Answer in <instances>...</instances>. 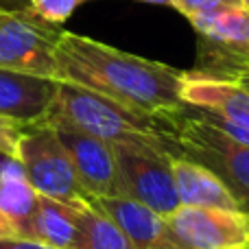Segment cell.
Masks as SVG:
<instances>
[{"label":"cell","mask_w":249,"mask_h":249,"mask_svg":"<svg viewBox=\"0 0 249 249\" xmlns=\"http://www.w3.org/2000/svg\"><path fill=\"white\" fill-rule=\"evenodd\" d=\"M55 68L57 81L86 88L140 114L162 116L186 105V72L72 31H61L57 39Z\"/></svg>","instance_id":"1"},{"label":"cell","mask_w":249,"mask_h":249,"mask_svg":"<svg viewBox=\"0 0 249 249\" xmlns=\"http://www.w3.org/2000/svg\"><path fill=\"white\" fill-rule=\"evenodd\" d=\"M42 123L55 129L88 133L107 144L155 146L171 153V142L162 131V116L133 112L96 92L66 81L57 83V92Z\"/></svg>","instance_id":"2"},{"label":"cell","mask_w":249,"mask_h":249,"mask_svg":"<svg viewBox=\"0 0 249 249\" xmlns=\"http://www.w3.org/2000/svg\"><path fill=\"white\" fill-rule=\"evenodd\" d=\"M162 131L175 158H190L216 173L249 216V144L206 121L190 105L162 114Z\"/></svg>","instance_id":"3"},{"label":"cell","mask_w":249,"mask_h":249,"mask_svg":"<svg viewBox=\"0 0 249 249\" xmlns=\"http://www.w3.org/2000/svg\"><path fill=\"white\" fill-rule=\"evenodd\" d=\"M18 164L42 197H51L72 208L90 203L88 193L79 184L68 149L51 124L42 121L26 124L18 146Z\"/></svg>","instance_id":"4"},{"label":"cell","mask_w":249,"mask_h":249,"mask_svg":"<svg viewBox=\"0 0 249 249\" xmlns=\"http://www.w3.org/2000/svg\"><path fill=\"white\" fill-rule=\"evenodd\" d=\"M197 33L195 72L219 79H234L249 68V7L232 4L190 18Z\"/></svg>","instance_id":"5"},{"label":"cell","mask_w":249,"mask_h":249,"mask_svg":"<svg viewBox=\"0 0 249 249\" xmlns=\"http://www.w3.org/2000/svg\"><path fill=\"white\" fill-rule=\"evenodd\" d=\"M116 155L118 197H127L166 216L179 208L173 181V155L155 146L112 144Z\"/></svg>","instance_id":"6"},{"label":"cell","mask_w":249,"mask_h":249,"mask_svg":"<svg viewBox=\"0 0 249 249\" xmlns=\"http://www.w3.org/2000/svg\"><path fill=\"white\" fill-rule=\"evenodd\" d=\"M59 26L35 18L29 9H0V68L57 79L55 46Z\"/></svg>","instance_id":"7"},{"label":"cell","mask_w":249,"mask_h":249,"mask_svg":"<svg viewBox=\"0 0 249 249\" xmlns=\"http://www.w3.org/2000/svg\"><path fill=\"white\" fill-rule=\"evenodd\" d=\"M164 219L177 249H249V216L243 210L179 206Z\"/></svg>","instance_id":"8"},{"label":"cell","mask_w":249,"mask_h":249,"mask_svg":"<svg viewBox=\"0 0 249 249\" xmlns=\"http://www.w3.org/2000/svg\"><path fill=\"white\" fill-rule=\"evenodd\" d=\"M181 99L232 138L249 144V88L232 79L186 72Z\"/></svg>","instance_id":"9"},{"label":"cell","mask_w":249,"mask_h":249,"mask_svg":"<svg viewBox=\"0 0 249 249\" xmlns=\"http://www.w3.org/2000/svg\"><path fill=\"white\" fill-rule=\"evenodd\" d=\"M74 164L79 184L90 199L118 197V173L114 146L72 129H57Z\"/></svg>","instance_id":"10"},{"label":"cell","mask_w":249,"mask_h":249,"mask_svg":"<svg viewBox=\"0 0 249 249\" xmlns=\"http://www.w3.org/2000/svg\"><path fill=\"white\" fill-rule=\"evenodd\" d=\"M90 203L107 214L136 249H177L168 234L166 219L151 208L127 197L90 199Z\"/></svg>","instance_id":"11"},{"label":"cell","mask_w":249,"mask_h":249,"mask_svg":"<svg viewBox=\"0 0 249 249\" xmlns=\"http://www.w3.org/2000/svg\"><path fill=\"white\" fill-rule=\"evenodd\" d=\"M57 83V79L0 68V114L26 124L44 121Z\"/></svg>","instance_id":"12"},{"label":"cell","mask_w":249,"mask_h":249,"mask_svg":"<svg viewBox=\"0 0 249 249\" xmlns=\"http://www.w3.org/2000/svg\"><path fill=\"white\" fill-rule=\"evenodd\" d=\"M173 181L179 206L241 210L234 195L219 179V175L190 158L173 155Z\"/></svg>","instance_id":"13"},{"label":"cell","mask_w":249,"mask_h":249,"mask_svg":"<svg viewBox=\"0 0 249 249\" xmlns=\"http://www.w3.org/2000/svg\"><path fill=\"white\" fill-rule=\"evenodd\" d=\"M20 238H29L53 249H81L83 243L74 208L51 197H39L37 210L33 212Z\"/></svg>","instance_id":"14"},{"label":"cell","mask_w":249,"mask_h":249,"mask_svg":"<svg viewBox=\"0 0 249 249\" xmlns=\"http://www.w3.org/2000/svg\"><path fill=\"white\" fill-rule=\"evenodd\" d=\"M39 197L42 195L26 179L24 171L18 162L9 160L0 168V210L18 230V236H22L26 223L37 210Z\"/></svg>","instance_id":"15"},{"label":"cell","mask_w":249,"mask_h":249,"mask_svg":"<svg viewBox=\"0 0 249 249\" xmlns=\"http://www.w3.org/2000/svg\"><path fill=\"white\" fill-rule=\"evenodd\" d=\"M74 216L83 234L81 249H136L123 230L92 203L74 208Z\"/></svg>","instance_id":"16"},{"label":"cell","mask_w":249,"mask_h":249,"mask_svg":"<svg viewBox=\"0 0 249 249\" xmlns=\"http://www.w3.org/2000/svg\"><path fill=\"white\" fill-rule=\"evenodd\" d=\"M86 2H94V0H29L26 9L39 20L48 22L53 26H61Z\"/></svg>","instance_id":"17"},{"label":"cell","mask_w":249,"mask_h":249,"mask_svg":"<svg viewBox=\"0 0 249 249\" xmlns=\"http://www.w3.org/2000/svg\"><path fill=\"white\" fill-rule=\"evenodd\" d=\"M24 129H26V123H20L16 118H9L0 114V155L18 162V146H20Z\"/></svg>","instance_id":"18"},{"label":"cell","mask_w":249,"mask_h":249,"mask_svg":"<svg viewBox=\"0 0 249 249\" xmlns=\"http://www.w3.org/2000/svg\"><path fill=\"white\" fill-rule=\"evenodd\" d=\"M232 4H245V0H175V11H179L181 16L190 20L195 16L232 7Z\"/></svg>","instance_id":"19"},{"label":"cell","mask_w":249,"mask_h":249,"mask_svg":"<svg viewBox=\"0 0 249 249\" xmlns=\"http://www.w3.org/2000/svg\"><path fill=\"white\" fill-rule=\"evenodd\" d=\"M0 249H53V247L16 236V238H0Z\"/></svg>","instance_id":"20"},{"label":"cell","mask_w":249,"mask_h":249,"mask_svg":"<svg viewBox=\"0 0 249 249\" xmlns=\"http://www.w3.org/2000/svg\"><path fill=\"white\" fill-rule=\"evenodd\" d=\"M16 236H18V230L13 228V223L0 210V238H16Z\"/></svg>","instance_id":"21"},{"label":"cell","mask_w":249,"mask_h":249,"mask_svg":"<svg viewBox=\"0 0 249 249\" xmlns=\"http://www.w3.org/2000/svg\"><path fill=\"white\" fill-rule=\"evenodd\" d=\"M26 7H29V0H0L2 11H22Z\"/></svg>","instance_id":"22"},{"label":"cell","mask_w":249,"mask_h":249,"mask_svg":"<svg viewBox=\"0 0 249 249\" xmlns=\"http://www.w3.org/2000/svg\"><path fill=\"white\" fill-rule=\"evenodd\" d=\"M136 2H146V4H164V7L175 9V0H136Z\"/></svg>","instance_id":"23"},{"label":"cell","mask_w":249,"mask_h":249,"mask_svg":"<svg viewBox=\"0 0 249 249\" xmlns=\"http://www.w3.org/2000/svg\"><path fill=\"white\" fill-rule=\"evenodd\" d=\"M245 2H247V7H249V0H245Z\"/></svg>","instance_id":"24"}]
</instances>
